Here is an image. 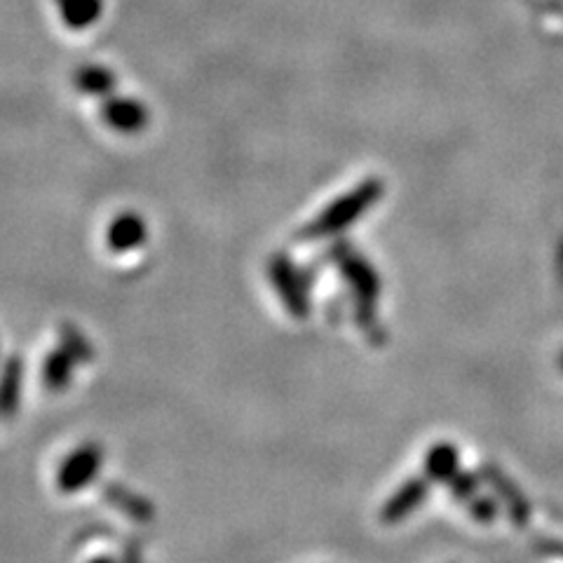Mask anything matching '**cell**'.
<instances>
[{"instance_id":"6da1fadb","label":"cell","mask_w":563,"mask_h":563,"mask_svg":"<svg viewBox=\"0 0 563 563\" xmlns=\"http://www.w3.org/2000/svg\"><path fill=\"white\" fill-rule=\"evenodd\" d=\"M334 259L336 266L341 268V273L348 280L352 296H355L357 305V322L362 324V329H366L371 334L373 327H378L376 317V303L378 294H381V282H378V273L373 270L369 261L364 259L362 254H355L348 244L341 242L334 249Z\"/></svg>"},{"instance_id":"7a4b0ae2","label":"cell","mask_w":563,"mask_h":563,"mask_svg":"<svg viewBox=\"0 0 563 563\" xmlns=\"http://www.w3.org/2000/svg\"><path fill=\"white\" fill-rule=\"evenodd\" d=\"M381 198H383V181L366 179L364 183L352 188L350 193H345L343 198L331 202V205L310 223L308 230H305V237H327L341 233V230L350 226V223L362 219L366 209Z\"/></svg>"},{"instance_id":"3957f363","label":"cell","mask_w":563,"mask_h":563,"mask_svg":"<svg viewBox=\"0 0 563 563\" xmlns=\"http://www.w3.org/2000/svg\"><path fill=\"white\" fill-rule=\"evenodd\" d=\"M270 277H273L277 294H280L284 305H287V310L294 317H301V320H303V317L308 315V310H310L308 294H305L301 275L296 273V268L291 266L289 259H284V256H277V259L273 261V266H270Z\"/></svg>"},{"instance_id":"277c9868","label":"cell","mask_w":563,"mask_h":563,"mask_svg":"<svg viewBox=\"0 0 563 563\" xmlns=\"http://www.w3.org/2000/svg\"><path fill=\"white\" fill-rule=\"evenodd\" d=\"M427 493H430V486H427L425 479L404 481V484L399 486L388 500H385V505L381 510V519L385 521V524H399V521L411 517V514L425 503Z\"/></svg>"},{"instance_id":"5b68a950","label":"cell","mask_w":563,"mask_h":563,"mask_svg":"<svg viewBox=\"0 0 563 563\" xmlns=\"http://www.w3.org/2000/svg\"><path fill=\"white\" fill-rule=\"evenodd\" d=\"M460 470V453L456 444L439 442L425 456V474L432 481H449Z\"/></svg>"},{"instance_id":"8992f818","label":"cell","mask_w":563,"mask_h":563,"mask_svg":"<svg viewBox=\"0 0 563 563\" xmlns=\"http://www.w3.org/2000/svg\"><path fill=\"white\" fill-rule=\"evenodd\" d=\"M97 467H99L97 449H83L80 453H76V456L64 465V472H61V486H64V491H78L80 486L87 484V481L97 474Z\"/></svg>"},{"instance_id":"52a82bcc","label":"cell","mask_w":563,"mask_h":563,"mask_svg":"<svg viewBox=\"0 0 563 563\" xmlns=\"http://www.w3.org/2000/svg\"><path fill=\"white\" fill-rule=\"evenodd\" d=\"M104 115L108 125L122 132L139 130L146 122V111L134 99H113L104 106Z\"/></svg>"},{"instance_id":"ba28073f","label":"cell","mask_w":563,"mask_h":563,"mask_svg":"<svg viewBox=\"0 0 563 563\" xmlns=\"http://www.w3.org/2000/svg\"><path fill=\"white\" fill-rule=\"evenodd\" d=\"M486 477L493 481L495 486H498V493L503 495L507 500V505H510V517L514 519V524L517 526H524L528 521V503L524 500V495L519 493V488L512 484L510 479H505L503 474H500L495 467H486Z\"/></svg>"},{"instance_id":"9c48e42d","label":"cell","mask_w":563,"mask_h":563,"mask_svg":"<svg viewBox=\"0 0 563 563\" xmlns=\"http://www.w3.org/2000/svg\"><path fill=\"white\" fill-rule=\"evenodd\" d=\"M144 235L146 230L141 219H137V216H120L111 226V230H108V244H111V249L125 252V249L137 247V244L144 240Z\"/></svg>"},{"instance_id":"30bf717a","label":"cell","mask_w":563,"mask_h":563,"mask_svg":"<svg viewBox=\"0 0 563 563\" xmlns=\"http://www.w3.org/2000/svg\"><path fill=\"white\" fill-rule=\"evenodd\" d=\"M78 85L83 87L85 92L101 94L113 85V78H111V73L99 69V66H87V69L78 73Z\"/></svg>"},{"instance_id":"8fae6325","label":"cell","mask_w":563,"mask_h":563,"mask_svg":"<svg viewBox=\"0 0 563 563\" xmlns=\"http://www.w3.org/2000/svg\"><path fill=\"white\" fill-rule=\"evenodd\" d=\"M449 491L453 493V498L465 500V503H467V500L474 498V493H477V477H472V474L458 470L449 479Z\"/></svg>"},{"instance_id":"7c38bea8","label":"cell","mask_w":563,"mask_h":563,"mask_svg":"<svg viewBox=\"0 0 563 563\" xmlns=\"http://www.w3.org/2000/svg\"><path fill=\"white\" fill-rule=\"evenodd\" d=\"M467 510H470V514L479 524H488V521L498 517V507H495L491 498H477V495H474V498L467 500Z\"/></svg>"},{"instance_id":"4fadbf2b","label":"cell","mask_w":563,"mask_h":563,"mask_svg":"<svg viewBox=\"0 0 563 563\" xmlns=\"http://www.w3.org/2000/svg\"><path fill=\"white\" fill-rule=\"evenodd\" d=\"M561 366H563V357H561Z\"/></svg>"}]
</instances>
